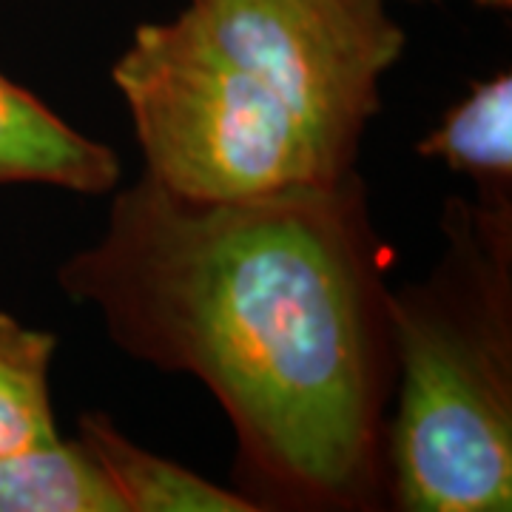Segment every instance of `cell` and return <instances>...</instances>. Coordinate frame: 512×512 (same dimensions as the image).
Masks as SVG:
<instances>
[{"mask_svg": "<svg viewBox=\"0 0 512 512\" xmlns=\"http://www.w3.org/2000/svg\"><path fill=\"white\" fill-rule=\"evenodd\" d=\"M384 268L356 171L245 200H194L143 174L60 285L117 348L217 396L239 493L259 510H373L396 382Z\"/></svg>", "mask_w": 512, "mask_h": 512, "instance_id": "6da1fadb", "label": "cell"}, {"mask_svg": "<svg viewBox=\"0 0 512 512\" xmlns=\"http://www.w3.org/2000/svg\"><path fill=\"white\" fill-rule=\"evenodd\" d=\"M77 441L92 453L117 490L126 512H256L254 501L239 490L185 470L163 456H154L126 439L109 416L83 413Z\"/></svg>", "mask_w": 512, "mask_h": 512, "instance_id": "5b68a950", "label": "cell"}, {"mask_svg": "<svg viewBox=\"0 0 512 512\" xmlns=\"http://www.w3.org/2000/svg\"><path fill=\"white\" fill-rule=\"evenodd\" d=\"M0 512H126L80 441L35 444L0 458Z\"/></svg>", "mask_w": 512, "mask_h": 512, "instance_id": "52a82bcc", "label": "cell"}, {"mask_svg": "<svg viewBox=\"0 0 512 512\" xmlns=\"http://www.w3.org/2000/svg\"><path fill=\"white\" fill-rule=\"evenodd\" d=\"M404 43L387 0H188L134 29L111 80L146 174L245 200L353 174Z\"/></svg>", "mask_w": 512, "mask_h": 512, "instance_id": "7a4b0ae2", "label": "cell"}, {"mask_svg": "<svg viewBox=\"0 0 512 512\" xmlns=\"http://www.w3.org/2000/svg\"><path fill=\"white\" fill-rule=\"evenodd\" d=\"M421 157L441 160L484 185L493 205H507L512 188V74L473 83L464 100L444 111L419 143Z\"/></svg>", "mask_w": 512, "mask_h": 512, "instance_id": "8992f818", "label": "cell"}, {"mask_svg": "<svg viewBox=\"0 0 512 512\" xmlns=\"http://www.w3.org/2000/svg\"><path fill=\"white\" fill-rule=\"evenodd\" d=\"M470 3H478V6H487V9H510L512 0H470Z\"/></svg>", "mask_w": 512, "mask_h": 512, "instance_id": "9c48e42d", "label": "cell"}, {"mask_svg": "<svg viewBox=\"0 0 512 512\" xmlns=\"http://www.w3.org/2000/svg\"><path fill=\"white\" fill-rule=\"evenodd\" d=\"M57 339L0 311V458L57 439L49 370Z\"/></svg>", "mask_w": 512, "mask_h": 512, "instance_id": "ba28073f", "label": "cell"}, {"mask_svg": "<svg viewBox=\"0 0 512 512\" xmlns=\"http://www.w3.org/2000/svg\"><path fill=\"white\" fill-rule=\"evenodd\" d=\"M123 177L109 146L63 123L29 89L0 72V188L57 185L77 194H106Z\"/></svg>", "mask_w": 512, "mask_h": 512, "instance_id": "277c9868", "label": "cell"}, {"mask_svg": "<svg viewBox=\"0 0 512 512\" xmlns=\"http://www.w3.org/2000/svg\"><path fill=\"white\" fill-rule=\"evenodd\" d=\"M510 217V202L450 200L439 271L390 291L399 402L384 473L396 510L512 507Z\"/></svg>", "mask_w": 512, "mask_h": 512, "instance_id": "3957f363", "label": "cell"}]
</instances>
